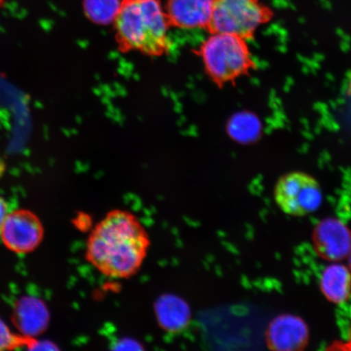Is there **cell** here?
<instances>
[{"mask_svg":"<svg viewBox=\"0 0 351 351\" xmlns=\"http://www.w3.org/2000/svg\"><path fill=\"white\" fill-rule=\"evenodd\" d=\"M150 245L139 219L129 210L115 209L92 229L86 258L108 278H130L141 269Z\"/></svg>","mask_w":351,"mask_h":351,"instance_id":"obj_1","label":"cell"},{"mask_svg":"<svg viewBox=\"0 0 351 351\" xmlns=\"http://www.w3.org/2000/svg\"><path fill=\"white\" fill-rule=\"evenodd\" d=\"M4 3V0H0V6H2Z\"/></svg>","mask_w":351,"mask_h":351,"instance_id":"obj_19","label":"cell"},{"mask_svg":"<svg viewBox=\"0 0 351 351\" xmlns=\"http://www.w3.org/2000/svg\"><path fill=\"white\" fill-rule=\"evenodd\" d=\"M114 23L123 49L152 56L166 50L170 24L160 0H122Z\"/></svg>","mask_w":351,"mask_h":351,"instance_id":"obj_2","label":"cell"},{"mask_svg":"<svg viewBox=\"0 0 351 351\" xmlns=\"http://www.w3.org/2000/svg\"><path fill=\"white\" fill-rule=\"evenodd\" d=\"M8 214V205L6 204V202L0 196V230H1L4 219H5Z\"/></svg>","mask_w":351,"mask_h":351,"instance_id":"obj_17","label":"cell"},{"mask_svg":"<svg viewBox=\"0 0 351 351\" xmlns=\"http://www.w3.org/2000/svg\"><path fill=\"white\" fill-rule=\"evenodd\" d=\"M313 243L315 252L324 260L337 262L351 252V231L339 219L326 218L315 227Z\"/></svg>","mask_w":351,"mask_h":351,"instance_id":"obj_7","label":"cell"},{"mask_svg":"<svg viewBox=\"0 0 351 351\" xmlns=\"http://www.w3.org/2000/svg\"><path fill=\"white\" fill-rule=\"evenodd\" d=\"M120 0H84L85 14L94 23L107 25L115 21L120 11Z\"/></svg>","mask_w":351,"mask_h":351,"instance_id":"obj_14","label":"cell"},{"mask_svg":"<svg viewBox=\"0 0 351 351\" xmlns=\"http://www.w3.org/2000/svg\"><path fill=\"white\" fill-rule=\"evenodd\" d=\"M214 0H169L166 16L169 24L180 28H208Z\"/></svg>","mask_w":351,"mask_h":351,"instance_id":"obj_9","label":"cell"},{"mask_svg":"<svg viewBox=\"0 0 351 351\" xmlns=\"http://www.w3.org/2000/svg\"><path fill=\"white\" fill-rule=\"evenodd\" d=\"M44 235L40 219L29 210L8 213L0 230V239L11 251L32 252L40 245Z\"/></svg>","mask_w":351,"mask_h":351,"instance_id":"obj_6","label":"cell"},{"mask_svg":"<svg viewBox=\"0 0 351 351\" xmlns=\"http://www.w3.org/2000/svg\"><path fill=\"white\" fill-rule=\"evenodd\" d=\"M228 133L240 143L256 141L261 134V123L258 117L249 112L235 114L228 123Z\"/></svg>","mask_w":351,"mask_h":351,"instance_id":"obj_13","label":"cell"},{"mask_svg":"<svg viewBox=\"0 0 351 351\" xmlns=\"http://www.w3.org/2000/svg\"><path fill=\"white\" fill-rule=\"evenodd\" d=\"M155 311L158 323L165 331L181 332L191 319V311L187 302L172 293H166L158 298Z\"/></svg>","mask_w":351,"mask_h":351,"instance_id":"obj_10","label":"cell"},{"mask_svg":"<svg viewBox=\"0 0 351 351\" xmlns=\"http://www.w3.org/2000/svg\"><path fill=\"white\" fill-rule=\"evenodd\" d=\"M348 258H349V266H350V267H349V269H350V271H351V252H350V254H349Z\"/></svg>","mask_w":351,"mask_h":351,"instance_id":"obj_18","label":"cell"},{"mask_svg":"<svg viewBox=\"0 0 351 351\" xmlns=\"http://www.w3.org/2000/svg\"><path fill=\"white\" fill-rule=\"evenodd\" d=\"M206 71L219 87L249 75L257 66L247 39L229 34H213L200 48Z\"/></svg>","mask_w":351,"mask_h":351,"instance_id":"obj_3","label":"cell"},{"mask_svg":"<svg viewBox=\"0 0 351 351\" xmlns=\"http://www.w3.org/2000/svg\"><path fill=\"white\" fill-rule=\"evenodd\" d=\"M24 341V339L14 335L0 317V350L15 349L17 346L23 345Z\"/></svg>","mask_w":351,"mask_h":351,"instance_id":"obj_15","label":"cell"},{"mask_svg":"<svg viewBox=\"0 0 351 351\" xmlns=\"http://www.w3.org/2000/svg\"><path fill=\"white\" fill-rule=\"evenodd\" d=\"M274 12L261 0H214L208 29L253 38L258 28L273 20Z\"/></svg>","mask_w":351,"mask_h":351,"instance_id":"obj_4","label":"cell"},{"mask_svg":"<svg viewBox=\"0 0 351 351\" xmlns=\"http://www.w3.org/2000/svg\"><path fill=\"white\" fill-rule=\"evenodd\" d=\"M274 199L278 208L289 216L302 217L322 207V186L313 176L302 172L285 174L276 182Z\"/></svg>","mask_w":351,"mask_h":351,"instance_id":"obj_5","label":"cell"},{"mask_svg":"<svg viewBox=\"0 0 351 351\" xmlns=\"http://www.w3.org/2000/svg\"><path fill=\"white\" fill-rule=\"evenodd\" d=\"M14 319L17 328L26 336L40 335L49 323V311L38 298H25L15 309Z\"/></svg>","mask_w":351,"mask_h":351,"instance_id":"obj_12","label":"cell"},{"mask_svg":"<svg viewBox=\"0 0 351 351\" xmlns=\"http://www.w3.org/2000/svg\"><path fill=\"white\" fill-rule=\"evenodd\" d=\"M121 350H138L143 349L142 346H139L137 341L132 339H123L118 344Z\"/></svg>","mask_w":351,"mask_h":351,"instance_id":"obj_16","label":"cell"},{"mask_svg":"<svg viewBox=\"0 0 351 351\" xmlns=\"http://www.w3.org/2000/svg\"><path fill=\"white\" fill-rule=\"evenodd\" d=\"M310 339L308 326L296 315L284 313L271 320L266 330V343L270 350L298 351L306 348Z\"/></svg>","mask_w":351,"mask_h":351,"instance_id":"obj_8","label":"cell"},{"mask_svg":"<svg viewBox=\"0 0 351 351\" xmlns=\"http://www.w3.org/2000/svg\"><path fill=\"white\" fill-rule=\"evenodd\" d=\"M319 289L326 300L340 305L350 300L351 295V271L349 267L335 262L322 271Z\"/></svg>","mask_w":351,"mask_h":351,"instance_id":"obj_11","label":"cell"}]
</instances>
